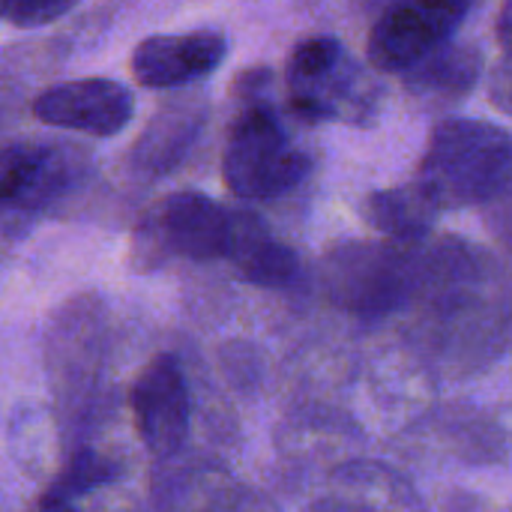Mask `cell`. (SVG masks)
I'll list each match as a JSON object with an SVG mask.
<instances>
[{
    "label": "cell",
    "mask_w": 512,
    "mask_h": 512,
    "mask_svg": "<svg viewBox=\"0 0 512 512\" xmlns=\"http://www.w3.org/2000/svg\"><path fill=\"white\" fill-rule=\"evenodd\" d=\"M135 114L132 90L111 78H75L42 90L33 99V117L45 126L81 132L90 138L120 135Z\"/></svg>",
    "instance_id": "9"
},
{
    "label": "cell",
    "mask_w": 512,
    "mask_h": 512,
    "mask_svg": "<svg viewBox=\"0 0 512 512\" xmlns=\"http://www.w3.org/2000/svg\"><path fill=\"white\" fill-rule=\"evenodd\" d=\"M324 285L330 300L345 312L378 318L408 297V261L384 243H345L327 255Z\"/></svg>",
    "instance_id": "5"
},
{
    "label": "cell",
    "mask_w": 512,
    "mask_h": 512,
    "mask_svg": "<svg viewBox=\"0 0 512 512\" xmlns=\"http://www.w3.org/2000/svg\"><path fill=\"white\" fill-rule=\"evenodd\" d=\"M309 174V156L291 141L285 123L267 102H249L231 123L222 147V183L246 201L291 192Z\"/></svg>",
    "instance_id": "3"
},
{
    "label": "cell",
    "mask_w": 512,
    "mask_h": 512,
    "mask_svg": "<svg viewBox=\"0 0 512 512\" xmlns=\"http://www.w3.org/2000/svg\"><path fill=\"white\" fill-rule=\"evenodd\" d=\"M489 93H492V102L512 117V51H507V57H501V63L495 66Z\"/></svg>",
    "instance_id": "17"
},
{
    "label": "cell",
    "mask_w": 512,
    "mask_h": 512,
    "mask_svg": "<svg viewBox=\"0 0 512 512\" xmlns=\"http://www.w3.org/2000/svg\"><path fill=\"white\" fill-rule=\"evenodd\" d=\"M372 81L336 36L315 33L288 57V105L303 120L360 123L372 111Z\"/></svg>",
    "instance_id": "4"
},
{
    "label": "cell",
    "mask_w": 512,
    "mask_h": 512,
    "mask_svg": "<svg viewBox=\"0 0 512 512\" xmlns=\"http://www.w3.org/2000/svg\"><path fill=\"white\" fill-rule=\"evenodd\" d=\"M512 180V135L471 117L441 120L417 168V183L438 210L486 204Z\"/></svg>",
    "instance_id": "1"
},
{
    "label": "cell",
    "mask_w": 512,
    "mask_h": 512,
    "mask_svg": "<svg viewBox=\"0 0 512 512\" xmlns=\"http://www.w3.org/2000/svg\"><path fill=\"white\" fill-rule=\"evenodd\" d=\"M120 474H123V468L117 462H111L108 456H102L90 447H81L75 456H69V462L63 465V471L57 474V480L48 492H54L66 501H75V498H84L96 489L117 483Z\"/></svg>",
    "instance_id": "15"
},
{
    "label": "cell",
    "mask_w": 512,
    "mask_h": 512,
    "mask_svg": "<svg viewBox=\"0 0 512 512\" xmlns=\"http://www.w3.org/2000/svg\"><path fill=\"white\" fill-rule=\"evenodd\" d=\"M483 51L474 42H450L429 60L405 72V87L429 108L462 102L480 81Z\"/></svg>",
    "instance_id": "12"
},
{
    "label": "cell",
    "mask_w": 512,
    "mask_h": 512,
    "mask_svg": "<svg viewBox=\"0 0 512 512\" xmlns=\"http://www.w3.org/2000/svg\"><path fill=\"white\" fill-rule=\"evenodd\" d=\"M438 204L423 192V186L414 180L408 186H393V189H378L363 201V216L366 222L396 240V243H414L423 240L435 219H438Z\"/></svg>",
    "instance_id": "13"
},
{
    "label": "cell",
    "mask_w": 512,
    "mask_h": 512,
    "mask_svg": "<svg viewBox=\"0 0 512 512\" xmlns=\"http://www.w3.org/2000/svg\"><path fill=\"white\" fill-rule=\"evenodd\" d=\"M228 51L225 33L204 27L192 33H156L135 45L129 69L141 87L171 90L210 75Z\"/></svg>",
    "instance_id": "10"
},
{
    "label": "cell",
    "mask_w": 512,
    "mask_h": 512,
    "mask_svg": "<svg viewBox=\"0 0 512 512\" xmlns=\"http://www.w3.org/2000/svg\"><path fill=\"white\" fill-rule=\"evenodd\" d=\"M129 411L144 450L165 462L180 453L189 435L192 402L177 357H153L129 390Z\"/></svg>",
    "instance_id": "7"
},
{
    "label": "cell",
    "mask_w": 512,
    "mask_h": 512,
    "mask_svg": "<svg viewBox=\"0 0 512 512\" xmlns=\"http://www.w3.org/2000/svg\"><path fill=\"white\" fill-rule=\"evenodd\" d=\"M234 267L252 285L288 288L300 276V255L291 246L270 237V231L252 213H246L243 237L234 252Z\"/></svg>",
    "instance_id": "14"
},
{
    "label": "cell",
    "mask_w": 512,
    "mask_h": 512,
    "mask_svg": "<svg viewBox=\"0 0 512 512\" xmlns=\"http://www.w3.org/2000/svg\"><path fill=\"white\" fill-rule=\"evenodd\" d=\"M468 12L471 6L456 0L396 3L372 24L366 57L378 72H411L453 42Z\"/></svg>",
    "instance_id": "6"
},
{
    "label": "cell",
    "mask_w": 512,
    "mask_h": 512,
    "mask_svg": "<svg viewBox=\"0 0 512 512\" xmlns=\"http://www.w3.org/2000/svg\"><path fill=\"white\" fill-rule=\"evenodd\" d=\"M498 39L507 51H512V3H507L498 15Z\"/></svg>",
    "instance_id": "19"
},
{
    "label": "cell",
    "mask_w": 512,
    "mask_h": 512,
    "mask_svg": "<svg viewBox=\"0 0 512 512\" xmlns=\"http://www.w3.org/2000/svg\"><path fill=\"white\" fill-rule=\"evenodd\" d=\"M33 512H78L72 507V501H66V498H60V495H54V492H45L39 501H36V510Z\"/></svg>",
    "instance_id": "18"
},
{
    "label": "cell",
    "mask_w": 512,
    "mask_h": 512,
    "mask_svg": "<svg viewBox=\"0 0 512 512\" xmlns=\"http://www.w3.org/2000/svg\"><path fill=\"white\" fill-rule=\"evenodd\" d=\"M246 213H234L204 192H171L150 204L132 234V261L150 270L168 258L234 261Z\"/></svg>",
    "instance_id": "2"
},
{
    "label": "cell",
    "mask_w": 512,
    "mask_h": 512,
    "mask_svg": "<svg viewBox=\"0 0 512 512\" xmlns=\"http://www.w3.org/2000/svg\"><path fill=\"white\" fill-rule=\"evenodd\" d=\"M87 168V156L60 141H9L3 150L0 201L6 210L36 213L63 198Z\"/></svg>",
    "instance_id": "8"
},
{
    "label": "cell",
    "mask_w": 512,
    "mask_h": 512,
    "mask_svg": "<svg viewBox=\"0 0 512 512\" xmlns=\"http://www.w3.org/2000/svg\"><path fill=\"white\" fill-rule=\"evenodd\" d=\"M201 123L204 108L198 102H174L159 108L129 150V165L144 177H162L174 171V165L192 147Z\"/></svg>",
    "instance_id": "11"
},
{
    "label": "cell",
    "mask_w": 512,
    "mask_h": 512,
    "mask_svg": "<svg viewBox=\"0 0 512 512\" xmlns=\"http://www.w3.org/2000/svg\"><path fill=\"white\" fill-rule=\"evenodd\" d=\"M75 3L69 0H48V3H12L6 6L3 18L15 27H39V24H51L54 18L66 15Z\"/></svg>",
    "instance_id": "16"
}]
</instances>
